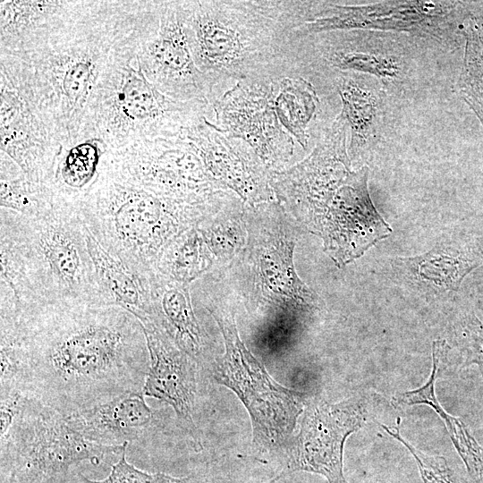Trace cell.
<instances>
[{
  "label": "cell",
  "mask_w": 483,
  "mask_h": 483,
  "mask_svg": "<svg viewBox=\"0 0 483 483\" xmlns=\"http://www.w3.org/2000/svg\"><path fill=\"white\" fill-rule=\"evenodd\" d=\"M137 56L146 78L164 95L182 102L209 103L206 80L189 46L182 1L159 2L137 46Z\"/></svg>",
  "instance_id": "obj_13"
},
{
  "label": "cell",
  "mask_w": 483,
  "mask_h": 483,
  "mask_svg": "<svg viewBox=\"0 0 483 483\" xmlns=\"http://www.w3.org/2000/svg\"><path fill=\"white\" fill-rule=\"evenodd\" d=\"M85 1L2 0L0 53H18L39 44L72 20Z\"/></svg>",
  "instance_id": "obj_21"
},
{
  "label": "cell",
  "mask_w": 483,
  "mask_h": 483,
  "mask_svg": "<svg viewBox=\"0 0 483 483\" xmlns=\"http://www.w3.org/2000/svg\"><path fill=\"white\" fill-rule=\"evenodd\" d=\"M153 325L197 363L202 352L201 334L191 303L188 284L164 279L151 280Z\"/></svg>",
  "instance_id": "obj_24"
},
{
  "label": "cell",
  "mask_w": 483,
  "mask_h": 483,
  "mask_svg": "<svg viewBox=\"0 0 483 483\" xmlns=\"http://www.w3.org/2000/svg\"><path fill=\"white\" fill-rule=\"evenodd\" d=\"M460 30L465 38V50L458 93L483 127V4L470 11Z\"/></svg>",
  "instance_id": "obj_28"
},
{
  "label": "cell",
  "mask_w": 483,
  "mask_h": 483,
  "mask_svg": "<svg viewBox=\"0 0 483 483\" xmlns=\"http://www.w3.org/2000/svg\"><path fill=\"white\" fill-rule=\"evenodd\" d=\"M87 241L102 304L117 306L129 311L143 326L152 325L149 284L122 260L107 252L88 230Z\"/></svg>",
  "instance_id": "obj_23"
},
{
  "label": "cell",
  "mask_w": 483,
  "mask_h": 483,
  "mask_svg": "<svg viewBox=\"0 0 483 483\" xmlns=\"http://www.w3.org/2000/svg\"><path fill=\"white\" fill-rule=\"evenodd\" d=\"M334 87L338 94L350 140L351 160L369 150L378 140L383 121L385 93L371 76L352 72L334 71Z\"/></svg>",
  "instance_id": "obj_22"
},
{
  "label": "cell",
  "mask_w": 483,
  "mask_h": 483,
  "mask_svg": "<svg viewBox=\"0 0 483 483\" xmlns=\"http://www.w3.org/2000/svg\"><path fill=\"white\" fill-rule=\"evenodd\" d=\"M143 327L150 364L142 394L170 405L195 445L200 446V436L194 419L198 363L161 329L155 326Z\"/></svg>",
  "instance_id": "obj_17"
},
{
  "label": "cell",
  "mask_w": 483,
  "mask_h": 483,
  "mask_svg": "<svg viewBox=\"0 0 483 483\" xmlns=\"http://www.w3.org/2000/svg\"><path fill=\"white\" fill-rule=\"evenodd\" d=\"M391 436L402 443L412 454L424 483H462L449 467L445 457L427 454L406 441L400 433L401 419H397L395 430L380 424Z\"/></svg>",
  "instance_id": "obj_30"
},
{
  "label": "cell",
  "mask_w": 483,
  "mask_h": 483,
  "mask_svg": "<svg viewBox=\"0 0 483 483\" xmlns=\"http://www.w3.org/2000/svg\"><path fill=\"white\" fill-rule=\"evenodd\" d=\"M127 447L123 451L112 470L104 480L93 481L79 474L78 483H185V479L164 473H148L129 463L126 459Z\"/></svg>",
  "instance_id": "obj_31"
},
{
  "label": "cell",
  "mask_w": 483,
  "mask_h": 483,
  "mask_svg": "<svg viewBox=\"0 0 483 483\" xmlns=\"http://www.w3.org/2000/svg\"><path fill=\"white\" fill-rule=\"evenodd\" d=\"M24 394L64 417L142 393L149 352L141 322L108 305L45 304L19 323Z\"/></svg>",
  "instance_id": "obj_1"
},
{
  "label": "cell",
  "mask_w": 483,
  "mask_h": 483,
  "mask_svg": "<svg viewBox=\"0 0 483 483\" xmlns=\"http://www.w3.org/2000/svg\"><path fill=\"white\" fill-rule=\"evenodd\" d=\"M310 2L182 1L189 46L211 106L240 81H270L294 70V31L307 21Z\"/></svg>",
  "instance_id": "obj_3"
},
{
  "label": "cell",
  "mask_w": 483,
  "mask_h": 483,
  "mask_svg": "<svg viewBox=\"0 0 483 483\" xmlns=\"http://www.w3.org/2000/svg\"><path fill=\"white\" fill-rule=\"evenodd\" d=\"M110 151L101 139L87 134L63 144L43 183L54 207L80 210L82 201L105 171Z\"/></svg>",
  "instance_id": "obj_18"
},
{
  "label": "cell",
  "mask_w": 483,
  "mask_h": 483,
  "mask_svg": "<svg viewBox=\"0 0 483 483\" xmlns=\"http://www.w3.org/2000/svg\"><path fill=\"white\" fill-rule=\"evenodd\" d=\"M108 167L159 195L191 206L208 207L217 193L218 183L182 132L111 150Z\"/></svg>",
  "instance_id": "obj_10"
},
{
  "label": "cell",
  "mask_w": 483,
  "mask_h": 483,
  "mask_svg": "<svg viewBox=\"0 0 483 483\" xmlns=\"http://www.w3.org/2000/svg\"><path fill=\"white\" fill-rule=\"evenodd\" d=\"M139 43H127L114 53L95 88L81 128L80 134L101 139L111 150L178 135L203 116L214 119L209 103L174 100L146 78L137 56Z\"/></svg>",
  "instance_id": "obj_6"
},
{
  "label": "cell",
  "mask_w": 483,
  "mask_h": 483,
  "mask_svg": "<svg viewBox=\"0 0 483 483\" xmlns=\"http://www.w3.org/2000/svg\"><path fill=\"white\" fill-rule=\"evenodd\" d=\"M61 478L50 479L25 471H12L5 473L2 483H58Z\"/></svg>",
  "instance_id": "obj_33"
},
{
  "label": "cell",
  "mask_w": 483,
  "mask_h": 483,
  "mask_svg": "<svg viewBox=\"0 0 483 483\" xmlns=\"http://www.w3.org/2000/svg\"><path fill=\"white\" fill-rule=\"evenodd\" d=\"M0 152L26 177L44 183L62 146L55 131L20 88L0 72Z\"/></svg>",
  "instance_id": "obj_15"
},
{
  "label": "cell",
  "mask_w": 483,
  "mask_h": 483,
  "mask_svg": "<svg viewBox=\"0 0 483 483\" xmlns=\"http://www.w3.org/2000/svg\"><path fill=\"white\" fill-rule=\"evenodd\" d=\"M203 210L129 181L107 163L82 201L80 215L107 252L150 283L164 250Z\"/></svg>",
  "instance_id": "obj_5"
},
{
  "label": "cell",
  "mask_w": 483,
  "mask_h": 483,
  "mask_svg": "<svg viewBox=\"0 0 483 483\" xmlns=\"http://www.w3.org/2000/svg\"><path fill=\"white\" fill-rule=\"evenodd\" d=\"M0 153V207L27 216L52 210L54 203L46 186L30 181L11 157Z\"/></svg>",
  "instance_id": "obj_29"
},
{
  "label": "cell",
  "mask_w": 483,
  "mask_h": 483,
  "mask_svg": "<svg viewBox=\"0 0 483 483\" xmlns=\"http://www.w3.org/2000/svg\"><path fill=\"white\" fill-rule=\"evenodd\" d=\"M483 264L475 247L444 242L414 257H396L391 261L395 274L415 290L428 294L458 291L465 276Z\"/></svg>",
  "instance_id": "obj_19"
},
{
  "label": "cell",
  "mask_w": 483,
  "mask_h": 483,
  "mask_svg": "<svg viewBox=\"0 0 483 483\" xmlns=\"http://www.w3.org/2000/svg\"><path fill=\"white\" fill-rule=\"evenodd\" d=\"M348 124L339 113L311 152L292 168L271 173L270 184L339 267L361 257L393 232L369 195V167L352 166Z\"/></svg>",
  "instance_id": "obj_4"
},
{
  "label": "cell",
  "mask_w": 483,
  "mask_h": 483,
  "mask_svg": "<svg viewBox=\"0 0 483 483\" xmlns=\"http://www.w3.org/2000/svg\"><path fill=\"white\" fill-rule=\"evenodd\" d=\"M156 5V1H85L72 20L39 44L0 53V71L37 106L62 145L72 141L112 55L140 40Z\"/></svg>",
  "instance_id": "obj_2"
},
{
  "label": "cell",
  "mask_w": 483,
  "mask_h": 483,
  "mask_svg": "<svg viewBox=\"0 0 483 483\" xmlns=\"http://www.w3.org/2000/svg\"><path fill=\"white\" fill-rule=\"evenodd\" d=\"M2 470L54 479L80 462H101L128 446L90 442L73 429L57 411L26 395L7 433L0 437Z\"/></svg>",
  "instance_id": "obj_9"
},
{
  "label": "cell",
  "mask_w": 483,
  "mask_h": 483,
  "mask_svg": "<svg viewBox=\"0 0 483 483\" xmlns=\"http://www.w3.org/2000/svg\"><path fill=\"white\" fill-rule=\"evenodd\" d=\"M184 136L193 144L210 176L250 199L269 195L267 166L244 140L221 131L207 116L189 124Z\"/></svg>",
  "instance_id": "obj_16"
},
{
  "label": "cell",
  "mask_w": 483,
  "mask_h": 483,
  "mask_svg": "<svg viewBox=\"0 0 483 483\" xmlns=\"http://www.w3.org/2000/svg\"><path fill=\"white\" fill-rule=\"evenodd\" d=\"M270 91L281 124L306 149L312 138L310 127L320 107L317 87L305 77L292 72L273 80Z\"/></svg>",
  "instance_id": "obj_25"
},
{
  "label": "cell",
  "mask_w": 483,
  "mask_h": 483,
  "mask_svg": "<svg viewBox=\"0 0 483 483\" xmlns=\"http://www.w3.org/2000/svg\"><path fill=\"white\" fill-rule=\"evenodd\" d=\"M0 233L21 251L43 304L103 305L79 209L27 216L1 208Z\"/></svg>",
  "instance_id": "obj_7"
},
{
  "label": "cell",
  "mask_w": 483,
  "mask_h": 483,
  "mask_svg": "<svg viewBox=\"0 0 483 483\" xmlns=\"http://www.w3.org/2000/svg\"><path fill=\"white\" fill-rule=\"evenodd\" d=\"M365 401L352 397L337 403L316 400L304 410L300 431L287 449L283 470L268 483L295 471L325 477L328 483H346L343 476V446L347 437L366 420Z\"/></svg>",
  "instance_id": "obj_12"
},
{
  "label": "cell",
  "mask_w": 483,
  "mask_h": 483,
  "mask_svg": "<svg viewBox=\"0 0 483 483\" xmlns=\"http://www.w3.org/2000/svg\"><path fill=\"white\" fill-rule=\"evenodd\" d=\"M213 316L225 344V354L213 365L214 379L231 389L247 409L258 448L287 451L298 417L304 411L303 395L268 374L241 341L234 322Z\"/></svg>",
  "instance_id": "obj_8"
},
{
  "label": "cell",
  "mask_w": 483,
  "mask_h": 483,
  "mask_svg": "<svg viewBox=\"0 0 483 483\" xmlns=\"http://www.w3.org/2000/svg\"><path fill=\"white\" fill-rule=\"evenodd\" d=\"M271 81H240L212 108L217 128L248 143L267 168H276L290 160L295 145L275 113Z\"/></svg>",
  "instance_id": "obj_14"
},
{
  "label": "cell",
  "mask_w": 483,
  "mask_h": 483,
  "mask_svg": "<svg viewBox=\"0 0 483 483\" xmlns=\"http://www.w3.org/2000/svg\"><path fill=\"white\" fill-rule=\"evenodd\" d=\"M301 39L306 47L318 53L319 64L333 71L357 72L382 81L397 80L402 73L401 64L394 56L363 51L354 47L349 38L334 37L317 45L310 41L318 49L310 47L304 38Z\"/></svg>",
  "instance_id": "obj_27"
},
{
  "label": "cell",
  "mask_w": 483,
  "mask_h": 483,
  "mask_svg": "<svg viewBox=\"0 0 483 483\" xmlns=\"http://www.w3.org/2000/svg\"><path fill=\"white\" fill-rule=\"evenodd\" d=\"M469 3L454 1H386L370 4L312 2L309 19L295 30L299 37L359 30L437 36L445 26L461 25Z\"/></svg>",
  "instance_id": "obj_11"
},
{
  "label": "cell",
  "mask_w": 483,
  "mask_h": 483,
  "mask_svg": "<svg viewBox=\"0 0 483 483\" xmlns=\"http://www.w3.org/2000/svg\"><path fill=\"white\" fill-rule=\"evenodd\" d=\"M142 393H129L64 417L87 440L104 445L138 441L156 424V415Z\"/></svg>",
  "instance_id": "obj_20"
},
{
  "label": "cell",
  "mask_w": 483,
  "mask_h": 483,
  "mask_svg": "<svg viewBox=\"0 0 483 483\" xmlns=\"http://www.w3.org/2000/svg\"><path fill=\"white\" fill-rule=\"evenodd\" d=\"M446 343L435 341L432 345V370L423 386L404 392L395 396V402L402 405L426 404L430 406L444 419L454 447L464 462L470 475L479 478L483 473V449L469 433L465 424L456 417L448 414L440 405L435 394V382L440 360L445 355Z\"/></svg>",
  "instance_id": "obj_26"
},
{
  "label": "cell",
  "mask_w": 483,
  "mask_h": 483,
  "mask_svg": "<svg viewBox=\"0 0 483 483\" xmlns=\"http://www.w3.org/2000/svg\"><path fill=\"white\" fill-rule=\"evenodd\" d=\"M466 352L467 361L478 364L483 374V326L471 333Z\"/></svg>",
  "instance_id": "obj_32"
}]
</instances>
